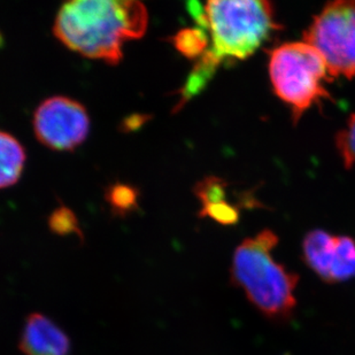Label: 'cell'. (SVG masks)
Returning a JSON list of instances; mask_svg holds the SVG:
<instances>
[{
	"label": "cell",
	"mask_w": 355,
	"mask_h": 355,
	"mask_svg": "<svg viewBox=\"0 0 355 355\" xmlns=\"http://www.w3.org/2000/svg\"><path fill=\"white\" fill-rule=\"evenodd\" d=\"M171 42L175 49L189 59H199L209 49V36L202 28H185L178 31Z\"/></svg>",
	"instance_id": "obj_10"
},
{
	"label": "cell",
	"mask_w": 355,
	"mask_h": 355,
	"mask_svg": "<svg viewBox=\"0 0 355 355\" xmlns=\"http://www.w3.org/2000/svg\"><path fill=\"white\" fill-rule=\"evenodd\" d=\"M20 349L24 355H68L71 342L52 320L34 313L24 324Z\"/></svg>",
	"instance_id": "obj_8"
},
{
	"label": "cell",
	"mask_w": 355,
	"mask_h": 355,
	"mask_svg": "<svg viewBox=\"0 0 355 355\" xmlns=\"http://www.w3.org/2000/svg\"><path fill=\"white\" fill-rule=\"evenodd\" d=\"M304 42L321 54L330 78H354L355 0L327 3L306 29Z\"/></svg>",
	"instance_id": "obj_5"
},
{
	"label": "cell",
	"mask_w": 355,
	"mask_h": 355,
	"mask_svg": "<svg viewBox=\"0 0 355 355\" xmlns=\"http://www.w3.org/2000/svg\"><path fill=\"white\" fill-rule=\"evenodd\" d=\"M198 26L207 31L209 51L223 62L251 57L276 31L272 3L265 0H211L190 3Z\"/></svg>",
	"instance_id": "obj_3"
},
{
	"label": "cell",
	"mask_w": 355,
	"mask_h": 355,
	"mask_svg": "<svg viewBox=\"0 0 355 355\" xmlns=\"http://www.w3.org/2000/svg\"><path fill=\"white\" fill-rule=\"evenodd\" d=\"M278 241L270 229L245 238L232 254L230 281L262 315L284 321L298 305L299 275L276 260Z\"/></svg>",
	"instance_id": "obj_2"
},
{
	"label": "cell",
	"mask_w": 355,
	"mask_h": 355,
	"mask_svg": "<svg viewBox=\"0 0 355 355\" xmlns=\"http://www.w3.org/2000/svg\"><path fill=\"white\" fill-rule=\"evenodd\" d=\"M269 78L276 96L291 108L295 123L309 108L331 99L325 87L329 74L324 60L305 42L276 47L269 58Z\"/></svg>",
	"instance_id": "obj_4"
},
{
	"label": "cell",
	"mask_w": 355,
	"mask_h": 355,
	"mask_svg": "<svg viewBox=\"0 0 355 355\" xmlns=\"http://www.w3.org/2000/svg\"><path fill=\"white\" fill-rule=\"evenodd\" d=\"M229 185L222 178L209 176L199 182L195 188V195L202 206L229 201Z\"/></svg>",
	"instance_id": "obj_12"
},
{
	"label": "cell",
	"mask_w": 355,
	"mask_h": 355,
	"mask_svg": "<svg viewBox=\"0 0 355 355\" xmlns=\"http://www.w3.org/2000/svg\"><path fill=\"white\" fill-rule=\"evenodd\" d=\"M302 260L322 281L338 284L355 278V239L316 229L302 241Z\"/></svg>",
	"instance_id": "obj_7"
},
{
	"label": "cell",
	"mask_w": 355,
	"mask_h": 355,
	"mask_svg": "<svg viewBox=\"0 0 355 355\" xmlns=\"http://www.w3.org/2000/svg\"><path fill=\"white\" fill-rule=\"evenodd\" d=\"M27 155L17 138L0 130V189L17 184L24 173Z\"/></svg>",
	"instance_id": "obj_9"
},
{
	"label": "cell",
	"mask_w": 355,
	"mask_h": 355,
	"mask_svg": "<svg viewBox=\"0 0 355 355\" xmlns=\"http://www.w3.org/2000/svg\"><path fill=\"white\" fill-rule=\"evenodd\" d=\"M148 10L134 0H75L61 6L54 36L83 57L119 64L123 45L148 29Z\"/></svg>",
	"instance_id": "obj_1"
},
{
	"label": "cell",
	"mask_w": 355,
	"mask_h": 355,
	"mask_svg": "<svg viewBox=\"0 0 355 355\" xmlns=\"http://www.w3.org/2000/svg\"><path fill=\"white\" fill-rule=\"evenodd\" d=\"M336 148L347 169L355 166V113L336 136Z\"/></svg>",
	"instance_id": "obj_13"
},
{
	"label": "cell",
	"mask_w": 355,
	"mask_h": 355,
	"mask_svg": "<svg viewBox=\"0 0 355 355\" xmlns=\"http://www.w3.org/2000/svg\"><path fill=\"white\" fill-rule=\"evenodd\" d=\"M49 225H50L51 230L58 235L67 236L76 234L80 237L82 236L80 227H78V218L75 216L73 211H71L69 208L64 207V206L54 209L53 213L49 218Z\"/></svg>",
	"instance_id": "obj_14"
},
{
	"label": "cell",
	"mask_w": 355,
	"mask_h": 355,
	"mask_svg": "<svg viewBox=\"0 0 355 355\" xmlns=\"http://www.w3.org/2000/svg\"><path fill=\"white\" fill-rule=\"evenodd\" d=\"M38 141L54 151H74L90 131V116L83 105L64 96L47 98L34 115Z\"/></svg>",
	"instance_id": "obj_6"
},
{
	"label": "cell",
	"mask_w": 355,
	"mask_h": 355,
	"mask_svg": "<svg viewBox=\"0 0 355 355\" xmlns=\"http://www.w3.org/2000/svg\"><path fill=\"white\" fill-rule=\"evenodd\" d=\"M112 211L118 216H127L138 207L137 189L127 183H115L108 187L105 193Z\"/></svg>",
	"instance_id": "obj_11"
}]
</instances>
